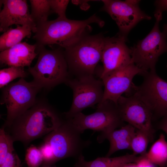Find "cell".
Here are the masks:
<instances>
[{
  "label": "cell",
  "instance_id": "obj_1",
  "mask_svg": "<svg viewBox=\"0 0 167 167\" xmlns=\"http://www.w3.org/2000/svg\"><path fill=\"white\" fill-rule=\"evenodd\" d=\"M63 120L57 112L48 103L37 101L6 128L7 131L5 130L14 142L20 141L26 147L33 140L54 130Z\"/></svg>",
  "mask_w": 167,
  "mask_h": 167
},
{
  "label": "cell",
  "instance_id": "obj_2",
  "mask_svg": "<svg viewBox=\"0 0 167 167\" xmlns=\"http://www.w3.org/2000/svg\"><path fill=\"white\" fill-rule=\"evenodd\" d=\"M93 23L101 27L105 24L95 14L81 20L58 17L54 20H47L37 25L33 38L36 42V48L55 44L64 49L89 34L90 25Z\"/></svg>",
  "mask_w": 167,
  "mask_h": 167
},
{
  "label": "cell",
  "instance_id": "obj_3",
  "mask_svg": "<svg viewBox=\"0 0 167 167\" xmlns=\"http://www.w3.org/2000/svg\"><path fill=\"white\" fill-rule=\"evenodd\" d=\"M105 37L102 33L87 34L63 49L70 76L94 75L101 59Z\"/></svg>",
  "mask_w": 167,
  "mask_h": 167
},
{
  "label": "cell",
  "instance_id": "obj_4",
  "mask_svg": "<svg viewBox=\"0 0 167 167\" xmlns=\"http://www.w3.org/2000/svg\"><path fill=\"white\" fill-rule=\"evenodd\" d=\"M39 56L34 66L29 67L28 72L33 81L41 88L50 89L65 83L71 77L64 49L59 47L52 49L36 48Z\"/></svg>",
  "mask_w": 167,
  "mask_h": 167
},
{
  "label": "cell",
  "instance_id": "obj_5",
  "mask_svg": "<svg viewBox=\"0 0 167 167\" xmlns=\"http://www.w3.org/2000/svg\"><path fill=\"white\" fill-rule=\"evenodd\" d=\"M82 133L69 119L65 118L58 127L45 135L44 142L51 147L55 163L68 157L76 159L83 154L91 141L82 138Z\"/></svg>",
  "mask_w": 167,
  "mask_h": 167
},
{
  "label": "cell",
  "instance_id": "obj_6",
  "mask_svg": "<svg viewBox=\"0 0 167 167\" xmlns=\"http://www.w3.org/2000/svg\"><path fill=\"white\" fill-rule=\"evenodd\" d=\"M3 88L0 103L5 104L7 109L2 126L6 128L35 104L36 95L41 88L33 81L28 82L24 78Z\"/></svg>",
  "mask_w": 167,
  "mask_h": 167
},
{
  "label": "cell",
  "instance_id": "obj_7",
  "mask_svg": "<svg viewBox=\"0 0 167 167\" xmlns=\"http://www.w3.org/2000/svg\"><path fill=\"white\" fill-rule=\"evenodd\" d=\"M156 22L150 32L131 49L132 62L146 71L156 70L159 57L167 51V34L161 32L159 24L162 14L154 13Z\"/></svg>",
  "mask_w": 167,
  "mask_h": 167
},
{
  "label": "cell",
  "instance_id": "obj_8",
  "mask_svg": "<svg viewBox=\"0 0 167 167\" xmlns=\"http://www.w3.org/2000/svg\"><path fill=\"white\" fill-rule=\"evenodd\" d=\"M75 127L83 133L87 129L108 133L123 125L117 104L107 100L97 105L96 111L89 115L80 112L68 118Z\"/></svg>",
  "mask_w": 167,
  "mask_h": 167
},
{
  "label": "cell",
  "instance_id": "obj_9",
  "mask_svg": "<svg viewBox=\"0 0 167 167\" xmlns=\"http://www.w3.org/2000/svg\"><path fill=\"white\" fill-rule=\"evenodd\" d=\"M65 83L73 92L71 107L69 111L63 113L66 118H71L84 109L98 105L102 101L103 83L94 75L70 77Z\"/></svg>",
  "mask_w": 167,
  "mask_h": 167
},
{
  "label": "cell",
  "instance_id": "obj_10",
  "mask_svg": "<svg viewBox=\"0 0 167 167\" xmlns=\"http://www.w3.org/2000/svg\"><path fill=\"white\" fill-rule=\"evenodd\" d=\"M147 71L132 62L102 77L100 79L104 87L103 97L101 102L109 100L117 104L123 94L129 96L134 93L137 86L133 82L134 77L137 75L142 76Z\"/></svg>",
  "mask_w": 167,
  "mask_h": 167
},
{
  "label": "cell",
  "instance_id": "obj_11",
  "mask_svg": "<svg viewBox=\"0 0 167 167\" xmlns=\"http://www.w3.org/2000/svg\"><path fill=\"white\" fill-rule=\"evenodd\" d=\"M124 122L146 133L152 141L155 132L153 114L150 108L135 92L129 96H121L117 103Z\"/></svg>",
  "mask_w": 167,
  "mask_h": 167
},
{
  "label": "cell",
  "instance_id": "obj_12",
  "mask_svg": "<svg viewBox=\"0 0 167 167\" xmlns=\"http://www.w3.org/2000/svg\"><path fill=\"white\" fill-rule=\"evenodd\" d=\"M101 10L108 13L115 22L118 33L127 37L131 30L140 21L150 20L151 17L142 11L137 0H101Z\"/></svg>",
  "mask_w": 167,
  "mask_h": 167
},
{
  "label": "cell",
  "instance_id": "obj_13",
  "mask_svg": "<svg viewBox=\"0 0 167 167\" xmlns=\"http://www.w3.org/2000/svg\"><path fill=\"white\" fill-rule=\"evenodd\" d=\"M136 92L152 113L161 118L167 113V82L158 76L156 70L147 71Z\"/></svg>",
  "mask_w": 167,
  "mask_h": 167
},
{
  "label": "cell",
  "instance_id": "obj_14",
  "mask_svg": "<svg viewBox=\"0 0 167 167\" xmlns=\"http://www.w3.org/2000/svg\"><path fill=\"white\" fill-rule=\"evenodd\" d=\"M126 37L118 33L115 36L105 37L101 59L103 67L100 79L133 62L131 49L126 45Z\"/></svg>",
  "mask_w": 167,
  "mask_h": 167
},
{
  "label": "cell",
  "instance_id": "obj_15",
  "mask_svg": "<svg viewBox=\"0 0 167 167\" xmlns=\"http://www.w3.org/2000/svg\"><path fill=\"white\" fill-rule=\"evenodd\" d=\"M3 7L0 12V32H4L13 24L27 26L35 33L36 25L30 13L26 0H0Z\"/></svg>",
  "mask_w": 167,
  "mask_h": 167
},
{
  "label": "cell",
  "instance_id": "obj_16",
  "mask_svg": "<svg viewBox=\"0 0 167 167\" xmlns=\"http://www.w3.org/2000/svg\"><path fill=\"white\" fill-rule=\"evenodd\" d=\"M36 44L21 42L1 52L0 64L9 66L30 67L32 61L37 55Z\"/></svg>",
  "mask_w": 167,
  "mask_h": 167
},
{
  "label": "cell",
  "instance_id": "obj_17",
  "mask_svg": "<svg viewBox=\"0 0 167 167\" xmlns=\"http://www.w3.org/2000/svg\"><path fill=\"white\" fill-rule=\"evenodd\" d=\"M136 129L128 124L123 126L119 129H115L106 134L99 135L97 138L99 143H102L106 139L109 142V148L105 156L110 157L115 152L120 150H131V140Z\"/></svg>",
  "mask_w": 167,
  "mask_h": 167
},
{
  "label": "cell",
  "instance_id": "obj_18",
  "mask_svg": "<svg viewBox=\"0 0 167 167\" xmlns=\"http://www.w3.org/2000/svg\"><path fill=\"white\" fill-rule=\"evenodd\" d=\"M139 156L133 154L115 157H99L94 160L87 161L83 155L77 158L74 167H119L126 163H135Z\"/></svg>",
  "mask_w": 167,
  "mask_h": 167
},
{
  "label": "cell",
  "instance_id": "obj_19",
  "mask_svg": "<svg viewBox=\"0 0 167 167\" xmlns=\"http://www.w3.org/2000/svg\"><path fill=\"white\" fill-rule=\"evenodd\" d=\"M32 32V28L27 26L17 25L15 28L10 27L0 36V52L21 42L26 37L30 38Z\"/></svg>",
  "mask_w": 167,
  "mask_h": 167
},
{
  "label": "cell",
  "instance_id": "obj_20",
  "mask_svg": "<svg viewBox=\"0 0 167 167\" xmlns=\"http://www.w3.org/2000/svg\"><path fill=\"white\" fill-rule=\"evenodd\" d=\"M145 156L158 167H167V141L164 134H160Z\"/></svg>",
  "mask_w": 167,
  "mask_h": 167
},
{
  "label": "cell",
  "instance_id": "obj_21",
  "mask_svg": "<svg viewBox=\"0 0 167 167\" xmlns=\"http://www.w3.org/2000/svg\"><path fill=\"white\" fill-rule=\"evenodd\" d=\"M31 16L36 25L48 20L49 15L53 13L49 0H30Z\"/></svg>",
  "mask_w": 167,
  "mask_h": 167
},
{
  "label": "cell",
  "instance_id": "obj_22",
  "mask_svg": "<svg viewBox=\"0 0 167 167\" xmlns=\"http://www.w3.org/2000/svg\"><path fill=\"white\" fill-rule=\"evenodd\" d=\"M149 136L146 133L141 131H135L131 142V148L133 154L135 156L145 155L148 145L151 142Z\"/></svg>",
  "mask_w": 167,
  "mask_h": 167
},
{
  "label": "cell",
  "instance_id": "obj_23",
  "mask_svg": "<svg viewBox=\"0 0 167 167\" xmlns=\"http://www.w3.org/2000/svg\"><path fill=\"white\" fill-rule=\"evenodd\" d=\"M28 75L24 67L9 66L0 71V88H2L18 78H24Z\"/></svg>",
  "mask_w": 167,
  "mask_h": 167
},
{
  "label": "cell",
  "instance_id": "obj_24",
  "mask_svg": "<svg viewBox=\"0 0 167 167\" xmlns=\"http://www.w3.org/2000/svg\"><path fill=\"white\" fill-rule=\"evenodd\" d=\"M14 142L10 135L2 126L0 129V165L3 163L9 153L15 151Z\"/></svg>",
  "mask_w": 167,
  "mask_h": 167
},
{
  "label": "cell",
  "instance_id": "obj_25",
  "mask_svg": "<svg viewBox=\"0 0 167 167\" xmlns=\"http://www.w3.org/2000/svg\"><path fill=\"white\" fill-rule=\"evenodd\" d=\"M25 161L28 167H41L43 163V158L38 148L32 145L26 149Z\"/></svg>",
  "mask_w": 167,
  "mask_h": 167
},
{
  "label": "cell",
  "instance_id": "obj_26",
  "mask_svg": "<svg viewBox=\"0 0 167 167\" xmlns=\"http://www.w3.org/2000/svg\"><path fill=\"white\" fill-rule=\"evenodd\" d=\"M51 10L57 14L58 17L66 18V11L70 2L68 0H49Z\"/></svg>",
  "mask_w": 167,
  "mask_h": 167
},
{
  "label": "cell",
  "instance_id": "obj_27",
  "mask_svg": "<svg viewBox=\"0 0 167 167\" xmlns=\"http://www.w3.org/2000/svg\"><path fill=\"white\" fill-rule=\"evenodd\" d=\"M38 148L43 157L42 165L51 166L55 163L53 150L48 143L43 142Z\"/></svg>",
  "mask_w": 167,
  "mask_h": 167
},
{
  "label": "cell",
  "instance_id": "obj_28",
  "mask_svg": "<svg viewBox=\"0 0 167 167\" xmlns=\"http://www.w3.org/2000/svg\"><path fill=\"white\" fill-rule=\"evenodd\" d=\"M21 161L18 155L15 152L9 153L0 167H20Z\"/></svg>",
  "mask_w": 167,
  "mask_h": 167
},
{
  "label": "cell",
  "instance_id": "obj_29",
  "mask_svg": "<svg viewBox=\"0 0 167 167\" xmlns=\"http://www.w3.org/2000/svg\"><path fill=\"white\" fill-rule=\"evenodd\" d=\"M137 167H157L158 166L152 163L145 156H140L135 163Z\"/></svg>",
  "mask_w": 167,
  "mask_h": 167
},
{
  "label": "cell",
  "instance_id": "obj_30",
  "mask_svg": "<svg viewBox=\"0 0 167 167\" xmlns=\"http://www.w3.org/2000/svg\"><path fill=\"white\" fill-rule=\"evenodd\" d=\"M156 7L154 13H162L163 11H167V0H157L155 2Z\"/></svg>",
  "mask_w": 167,
  "mask_h": 167
},
{
  "label": "cell",
  "instance_id": "obj_31",
  "mask_svg": "<svg viewBox=\"0 0 167 167\" xmlns=\"http://www.w3.org/2000/svg\"><path fill=\"white\" fill-rule=\"evenodd\" d=\"M161 118L157 125V128L167 135V113Z\"/></svg>",
  "mask_w": 167,
  "mask_h": 167
},
{
  "label": "cell",
  "instance_id": "obj_32",
  "mask_svg": "<svg viewBox=\"0 0 167 167\" xmlns=\"http://www.w3.org/2000/svg\"><path fill=\"white\" fill-rule=\"evenodd\" d=\"M119 167H137L135 163H129L125 164Z\"/></svg>",
  "mask_w": 167,
  "mask_h": 167
},
{
  "label": "cell",
  "instance_id": "obj_33",
  "mask_svg": "<svg viewBox=\"0 0 167 167\" xmlns=\"http://www.w3.org/2000/svg\"><path fill=\"white\" fill-rule=\"evenodd\" d=\"M163 32L167 34V24H165L164 25Z\"/></svg>",
  "mask_w": 167,
  "mask_h": 167
},
{
  "label": "cell",
  "instance_id": "obj_34",
  "mask_svg": "<svg viewBox=\"0 0 167 167\" xmlns=\"http://www.w3.org/2000/svg\"><path fill=\"white\" fill-rule=\"evenodd\" d=\"M41 167H54L52 166H48V165H42Z\"/></svg>",
  "mask_w": 167,
  "mask_h": 167
},
{
  "label": "cell",
  "instance_id": "obj_35",
  "mask_svg": "<svg viewBox=\"0 0 167 167\" xmlns=\"http://www.w3.org/2000/svg\"></svg>",
  "mask_w": 167,
  "mask_h": 167
}]
</instances>
